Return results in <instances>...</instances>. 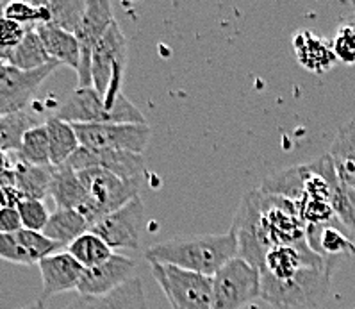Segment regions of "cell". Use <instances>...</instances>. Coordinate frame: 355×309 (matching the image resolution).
Segmentation results:
<instances>
[{"mask_svg": "<svg viewBox=\"0 0 355 309\" xmlns=\"http://www.w3.org/2000/svg\"><path fill=\"white\" fill-rule=\"evenodd\" d=\"M136 263L127 256L113 254L105 263L86 268L77 286L80 297H104L113 293L134 277Z\"/></svg>", "mask_w": 355, "mask_h": 309, "instance_id": "cell-15", "label": "cell"}, {"mask_svg": "<svg viewBox=\"0 0 355 309\" xmlns=\"http://www.w3.org/2000/svg\"><path fill=\"white\" fill-rule=\"evenodd\" d=\"M150 272L171 309H211L213 277L166 263H150Z\"/></svg>", "mask_w": 355, "mask_h": 309, "instance_id": "cell-7", "label": "cell"}, {"mask_svg": "<svg viewBox=\"0 0 355 309\" xmlns=\"http://www.w3.org/2000/svg\"><path fill=\"white\" fill-rule=\"evenodd\" d=\"M17 209L20 213L24 229L43 233V229L49 224V218H51V213L46 211V206L43 204V201H21L17 206Z\"/></svg>", "mask_w": 355, "mask_h": 309, "instance_id": "cell-35", "label": "cell"}, {"mask_svg": "<svg viewBox=\"0 0 355 309\" xmlns=\"http://www.w3.org/2000/svg\"><path fill=\"white\" fill-rule=\"evenodd\" d=\"M58 67L59 63L52 61L38 70L31 72L18 70L11 65H4L0 68V117L27 111L42 84L45 83L46 77L52 76V72H55Z\"/></svg>", "mask_w": 355, "mask_h": 309, "instance_id": "cell-10", "label": "cell"}, {"mask_svg": "<svg viewBox=\"0 0 355 309\" xmlns=\"http://www.w3.org/2000/svg\"><path fill=\"white\" fill-rule=\"evenodd\" d=\"M113 6L109 0H86V11L76 38L80 49V65L77 70V88L92 86V58L95 47L98 45L107 29L114 24Z\"/></svg>", "mask_w": 355, "mask_h": 309, "instance_id": "cell-11", "label": "cell"}, {"mask_svg": "<svg viewBox=\"0 0 355 309\" xmlns=\"http://www.w3.org/2000/svg\"><path fill=\"white\" fill-rule=\"evenodd\" d=\"M13 172L24 201H43L46 195H51L54 167H34L17 161Z\"/></svg>", "mask_w": 355, "mask_h": 309, "instance_id": "cell-24", "label": "cell"}, {"mask_svg": "<svg viewBox=\"0 0 355 309\" xmlns=\"http://www.w3.org/2000/svg\"><path fill=\"white\" fill-rule=\"evenodd\" d=\"M21 201L24 199L18 190L15 172L13 168H9L0 176V208H17Z\"/></svg>", "mask_w": 355, "mask_h": 309, "instance_id": "cell-38", "label": "cell"}, {"mask_svg": "<svg viewBox=\"0 0 355 309\" xmlns=\"http://www.w3.org/2000/svg\"><path fill=\"white\" fill-rule=\"evenodd\" d=\"M307 243L316 254L327 259H339L355 254V243L345 234V227L338 220L309 226L305 231Z\"/></svg>", "mask_w": 355, "mask_h": 309, "instance_id": "cell-19", "label": "cell"}, {"mask_svg": "<svg viewBox=\"0 0 355 309\" xmlns=\"http://www.w3.org/2000/svg\"><path fill=\"white\" fill-rule=\"evenodd\" d=\"M17 236L20 240L21 247L26 249L27 254L34 261V265H38L42 259L59 252V247H61L55 242H52L51 238H46L43 233H36V231L21 229L20 233H17Z\"/></svg>", "mask_w": 355, "mask_h": 309, "instance_id": "cell-33", "label": "cell"}, {"mask_svg": "<svg viewBox=\"0 0 355 309\" xmlns=\"http://www.w3.org/2000/svg\"><path fill=\"white\" fill-rule=\"evenodd\" d=\"M68 252L83 265L84 270L105 263L114 254L113 249L101 236H96L95 233H92V231H88V233L83 234L80 238H77L76 242L71 243L68 247Z\"/></svg>", "mask_w": 355, "mask_h": 309, "instance_id": "cell-28", "label": "cell"}, {"mask_svg": "<svg viewBox=\"0 0 355 309\" xmlns=\"http://www.w3.org/2000/svg\"><path fill=\"white\" fill-rule=\"evenodd\" d=\"M51 197L54 199L58 209H77L88 204V193L79 179V174L71 170L70 167H54V177H52Z\"/></svg>", "mask_w": 355, "mask_h": 309, "instance_id": "cell-22", "label": "cell"}, {"mask_svg": "<svg viewBox=\"0 0 355 309\" xmlns=\"http://www.w3.org/2000/svg\"><path fill=\"white\" fill-rule=\"evenodd\" d=\"M341 261L305 268L284 283H261V297L275 309H318L332 288V274Z\"/></svg>", "mask_w": 355, "mask_h": 309, "instance_id": "cell-3", "label": "cell"}, {"mask_svg": "<svg viewBox=\"0 0 355 309\" xmlns=\"http://www.w3.org/2000/svg\"><path fill=\"white\" fill-rule=\"evenodd\" d=\"M329 156L339 181L355 192V118L339 127L334 142L330 143Z\"/></svg>", "mask_w": 355, "mask_h": 309, "instance_id": "cell-21", "label": "cell"}, {"mask_svg": "<svg viewBox=\"0 0 355 309\" xmlns=\"http://www.w3.org/2000/svg\"><path fill=\"white\" fill-rule=\"evenodd\" d=\"M63 309H148L145 290L139 277L104 297H80Z\"/></svg>", "mask_w": 355, "mask_h": 309, "instance_id": "cell-18", "label": "cell"}, {"mask_svg": "<svg viewBox=\"0 0 355 309\" xmlns=\"http://www.w3.org/2000/svg\"><path fill=\"white\" fill-rule=\"evenodd\" d=\"M49 63H52V59L51 56L46 54L38 31H36V27H29L26 38L17 47V51L13 52V56L9 58L8 65L18 68V70L31 72L38 70V68L45 67Z\"/></svg>", "mask_w": 355, "mask_h": 309, "instance_id": "cell-26", "label": "cell"}, {"mask_svg": "<svg viewBox=\"0 0 355 309\" xmlns=\"http://www.w3.org/2000/svg\"><path fill=\"white\" fill-rule=\"evenodd\" d=\"M261 297V274L245 259L234 258L213 277L211 309H245Z\"/></svg>", "mask_w": 355, "mask_h": 309, "instance_id": "cell-8", "label": "cell"}, {"mask_svg": "<svg viewBox=\"0 0 355 309\" xmlns=\"http://www.w3.org/2000/svg\"><path fill=\"white\" fill-rule=\"evenodd\" d=\"M67 167H70L73 172L101 168V170L111 172V174L121 177V179L145 184V156L134 154V152L98 151V149L80 147L79 151L68 159Z\"/></svg>", "mask_w": 355, "mask_h": 309, "instance_id": "cell-13", "label": "cell"}, {"mask_svg": "<svg viewBox=\"0 0 355 309\" xmlns=\"http://www.w3.org/2000/svg\"><path fill=\"white\" fill-rule=\"evenodd\" d=\"M329 261H339V259L322 258L311 249L307 240L293 245L273 247L266 252L263 265L259 267L261 283H284L297 277L305 268L320 267Z\"/></svg>", "mask_w": 355, "mask_h": 309, "instance_id": "cell-12", "label": "cell"}, {"mask_svg": "<svg viewBox=\"0 0 355 309\" xmlns=\"http://www.w3.org/2000/svg\"><path fill=\"white\" fill-rule=\"evenodd\" d=\"M293 51L298 65L316 76H322L338 63L332 42L318 36L309 29H300L293 36Z\"/></svg>", "mask_w": 355, "mask_h": 309, "instance_id": "cell-17", "label": "cell"}, {"mask_svg": "<svg viewBox=\"0 0 355 309\" xmlns=\"http://www.w3.org/2000/svg\"><path fill=\"white\" fill-rule=\"evenodd\" d=\"M143 224H145V206L138 197L118 211L96 222L89 231L101 236L113 251L138 249Z\"/></svg>", "mask_w": 355, "mask_h": 309, "instance_id": "cell-14", "label": "cell"}, {"mask_svg": "<svg viewBox=\"0 0 355 309\" xmlns=\"http://www.w3.org/2000/svg\"><path fill=\"white\" fill-rule=\"evenodd\" d=\"M129 45L118 22L109 27L104 38L95 47L92 58V86L107 108H114L121 95V81L127 68Z\"/></svg>", "mask_w": 355, "mask_h": 309, "instance_id": "cell-4", "label": "cell"}, {"mask_svg": "<svg viewBox=\"0 0 355 309\" xmlns=\"http://www.w3.org/2000/svg\"><path fill=\"white\" fill-rule=\"evenodd\" d=\"M24 229L17 208H0V234H17Z\"/></svg>", "mask_w": 355, "mask_h": 309, "instance_id": "cell-39", "label": "cell"}, {"mask_svg": "<svg viewBox=\"0 0 355 309\" xmlns=\"http://www.w3.org/2000/svg\"><path fill=\"white\" fill-rule=\"evenodd\" d=\"M352 6H354V11H352V13H348L347 17L343 18V22H347V24H350V26L355 27V4H352Z\"/></svg>", "mask_w": 355, "mask_h": 309, "instance_id": "cell-42", "label": "cell"}, {"mask_svg": "<svg viewBox=\"0 0 355 309\" xmlns=\"http://www.w3.org/2000/svg\"><path fill=\"white\" fill-rule=\"evenodd\" d=\"M36 126H40V124L27 111L0 117V151L18 152L21 140L27 134V131H31Z\"/></svg>", "mask_w": 355, "mask_h": 309, "instance_id": "cell-29", "label": "cell"}, {"mask_svg": "<svg viewBox=\"0 0 355 309\" xmlns=\"http://www.w3.org/2000/svg\"><path fill=\"white\" fill-rule=\"evenodd\" d=\"M17 161L34 165V167H52L51 163V143L45 124L33 127L21 140L17 152Z\"/></svg>", "mask_w": 355, "mask_h": 309, "instance_id": "cell-27", "label": "cell"}, {"mask_svg": "<svg viewBox=\"0 0 355 309\" xmlns=\"http://www.w3.org/2000/svg\"><path fill=\"white\" fill-rule=\"evenodd\" d=\"M27 31H29L27 26L0 17V61L2 63H9V58L17 51V47L24 42Z\"/></svg>", "mask_w": 355, "mask_h": 309, "instance_id": "cell-34", "label": "cell"}, {"mask_svg": "<svg viewBox=\"0 0 355 309\" xmlns=\"http://www.w3.org/2000/svg\"><path fill=\"white\" fill-rule=\"evenodd\" d=\"M20 309H46V306H45V301H43V299H38V301L33 302V304H27Z\"/></svg>", "mask_w": 355, "mask_h": 309, "instance_id": "cell-41", "label": "cell"}, {"mask_svg": "<svg viewBox=\"0 0 355 309\" xmlns=\"http://www.w3.org/2000/svg\"><path fill=\"white\" fill-rule=\"evenodd\" d=\"M332 49L338 61L345 65H355V27L341 22L332 40Z\"/></svg>", "mask_w": 355, "mask_h": 309, "instance_id": "cell-36", "label": "cell"}, {"mask_svg": "<svg viewBox=\"0 0 355 309\" xmlns=\"http://www.w3.org/2000/svg\"><path fill=\"white\" fill-rule=\"evenodd\" d=\"M89 229H92V226H89L88 218L77 209H55L54 213H51L43 234L58 245L70 247Z\"/></svg>", "mask_w": 355, "mask_h": 309, "instance_id": "cell-23", "label": "cell"}, {"mask_svg": "<svg viewBox=\"0 0 355 309\" xmlns=\"http://www.w3.org/2000/svg\"><path fill=\"white\" fill-rule=\"evenodd\" d=\"M49 143H51V163L52 167H63L68 159L80 149V142L77 138L73 124L52 117L45 122Z\"/></svg>", "mask_w": 355, "mask_h": 309, "instance_id": "cell-25", "label": "cell"}, {"mask_svg": "<svg viewBox=\"0 0 355 309\" xmlns=\"http://www.w3.org/2000/svg\"><path fill=\"white\" fill-rule=\"evenodd\" d=\"M36 31H38L43 47H45L46 54L51 56L52 61L59 65H67L76 72L79 70L80 49L76 34L67 33V31L58 29V27L49 26V24H40V26H36Z\"/></svg>", "mask_w": 355, "mask_h": 309, "instance_id": "cell-20", "label": "cell"}, {"mask_svg": "<svg viewBox=\"0 0 355 309\" xmlns=\"http://www.w3.org/2000/svg\"><path fill=\"white\" fill-rule=\"evenodd\" d=\"M0 259L15 265H27V267L34 265L17 234H0Z\"/></svg>", "mask_w": 355, "mask_h": 309, "instance_id": "cell-37", "label": "cell"}, {"mask_svg": "<svg viewBox=\"0 0 355 309\" xmlns=\"http://www.w3.org/2000/svg\"><path fill=\"white\" fill-rule=\"evenodd\" d=\"M49 9V26L76 34L86 11V0H46Z\"/></svg>", "mask_w": 355, "mask_h": 309, "instance_id": "cell-30", "label": "cell"}, {"mask_svg": "<svg viewBox=\"0 0 355 309\" xmlns=\"http://www.w3.org/2000/svg\"><path fill=\"white\" fill-rule=\"evenodd\" d=\"M77 174L88 193V204L84 206L80 213L88 218L92 227L104 217L138 199L139 192L145 188V184L121 179L101 168H89Z\"/></svg>", "mask_w": 355, "mask_h": 309, "instance_id": "cell-5", "label": "cell"}, {"mask_svg": "<svg viewBox=\"0 0 355 309\" xmlns=\"http://www.w3.org/2000/svg\"><path fill=\"white\" fill-rule=\"evenodd\" d=\"M330 206H332V211H334L336 215V220H338L345 229L355 233V192L354 190L339 181L334 193H332Z\"/></svg>", "mask_w": 355, "mask_h": 309, "instance_id": "cell-32", "label": "cell"}, {"mask_svg": "<svg viewBox=\"0 0 355 309\" xmlns=\"http://www.w3.org/2000/svg\"><path fill=\"white\" fill-rule=\"evenodd\" d=\"M38 267L40 274H42L43 301H46L49 297L58 295V293L77 290V286L80 283V277L84 274L83 265L68 251L55 252V254L42 259Z\"/></svg>", "mask_w": 355, "mask_h": 309, "instance_id": "cell-16", "label": "cell"}, {"mask_svg": "<svg viewBox=\"0 0 355 309\" xmlns=\"http://www.w3.org/2000/svg\"><path fill=\"white\" fill-rule=\"evenodd\" d=\"M8 170H9V159L8 156H6V152L0 151V176Z\"/></svg>", "mask_w": 355, "mask_h": 309, "instance_id": "cell-40", "label": "cell"}, {"mask_svg": "<svg viewBox=\"0 0 355 309\" xmlns=\"http://www.w3.org/2000/svg\"><path fill=\"white\" fill-rule=\"evenodd\" d=\"M230 231L238 238V258L257 268L273 247L293 245L307 240L295 202L255 188L239 202Z\"/></svg>", "mask_w": 355, "mask_h": 309, "instance_id": "cell-1", "label": "cell"}, {"mask_svg": "<svg viewBox=\"0 0 355 309\" xmlns=\"http://www.w3.org/2000/svg\"><path fill=\"white\" fill-rule=\"evenodd\" d=\"M0 17L18 22L21 26L36 27L40 24H49L51 15H49L45 2H20V0H15V2H9V4L4 6Z\"/></svg>", "mask_w": 355, "mask_h": 309, "instance_id": "cell-31", "label": "cell"}, {"mask_svg": "<svg viewBox=\"0 0 355 309\" xmlns=\"http://www.w3.org/2000/svg\"><path fill=\"white\" fill-rule=\"evenodd\" d=\"M234 258H238V238L232 231L168 240L154 243L145 251L148 263L173 265L207 277L216 276Z\"/></svg>", "mask_w": 355, "mask_h": 309, "instance_id": "cell-2", "label": "cell"}, {"mask_svg": "<svg viewBox=\"0 0 355 309\" xmlns=\"http://www.w3.org/2000/svg\"><path fill=\"white\" fill-rule=\"evenodd\" d=\"M80 147L98 151H127L145 154L150 142L148 124H73Z\"/></svg>", "mask_w": 355, "mask_h": 309, "instance_id": "cell-9", "label": "cell"}, {"mask_svg": "<svg viewBox=\"0 0 355 309\" xmlns=\"http://www.w3.org/2000/svg\"><path fill=\"white\" fill-rule=\"evenodd\" d=\"M2 67H4V63H2V61H0V68H2Z\"/></svg>", "mask_w": 355, "mask_h": 309, "instance_id": "cell-43", "label": "cell"}, {"mask_svg": "<svg viewBox=\"0 0 355 309\" xmlns=\"http://www.w3.org/2000/svg\"><path fill=\"white\" fill-rule=\"evenodd\" d=\"M68 124H146L145 117L123 93L114 108H107L93 86L77 88L58 111Z\"/></svg>", "mask_w": 355, "mask_h": 309, "instance_id": "cell-6", "label": "cell"}]
</instances>
